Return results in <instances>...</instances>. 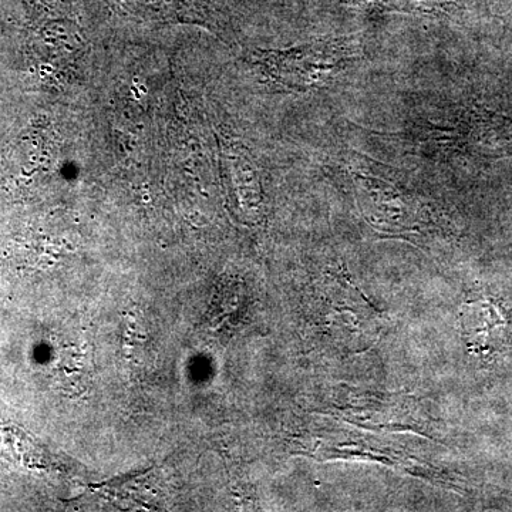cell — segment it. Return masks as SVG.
Wrapping results in <instances>:
<instances>
[{"label": "cell", "mask_w": 512, "mask_h": 512, "mask_svg": "<svg viewBox=\"0 0 512 512\" xmlns=\"http://www.w3.org/2000/svg\"><path fill=\"white\" fill-rule=\"evenodd\" d=\"M352 2L366 8L382 10V12L444 16L456 12L464 0H352Z\"/></svg>", "instance_id": "2"}, {"label": "cell", "mask_w": 512, "mask_h": 512, "mask_svg": "<svg viewBox=\"0 0 512 512\" xmlns=\"http://www.w3.org/2000/svg\"><path fill=\"white\" fill-rule=\"evenodd\" d=\"M460 326L466 345L477 352H493L504 343L507 322L491 302L466 303L460 311Z\"/></svg>", "instance_id": "1"}]
</instances>
